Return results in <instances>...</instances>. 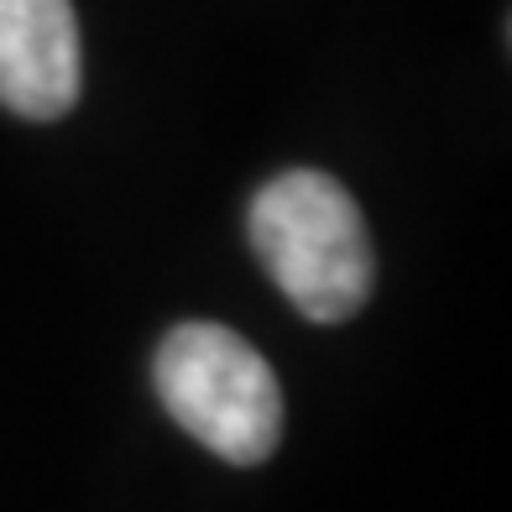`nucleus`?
Here are the masks:
<instances>
[{
  "label": "nucleus",
  "mask_w": 512,
  "mask_h": 512,
  "mask_svg": "<svg viewBox=\"0 0 512 512\" xmlns=\"http://www.w3.org/2000/svg\"><path fill=\"white\" fill-rule=\"evenodd\" d=\"M251 251L288 304L314 324L366 309L377 262L356 199L330 173H283L251 199Z\"/></svg>",
  "instance_id": "1"
},
{
  "label": "nucleus",
  "mask_w": 512,
  "mask_h": 512,
  "mask_svg": "<svg viewBox=\"0 0 512 512\" xmlns=\"http://www.w3.org/2000/svg\"><path fill=\"white\" fill-rule=\"evenodd\" d=\"M152 382L183 434L230 465H262L283 439V387L262 351L225 324H178L157 345Z\"/></svg>",
  "instance_id": "2"
},
{
  "label": "nucleus",
  "mask_w": 512,
  "mask_h": 512,
  "mask_svg": "<svg viewBox=\"0 0 512 512\" xmlns=\"http://www.w3.org/2000/svg\"><path fill=\"white\" fill-rule=\"evenodd\" d=\"M79 100V21L68 0H0V105L58 121Z\"/></svg>",
  "instance_id": "3"
}]
</instances>
